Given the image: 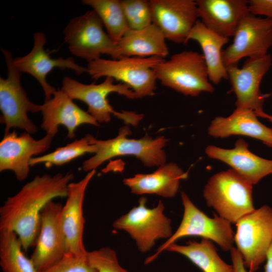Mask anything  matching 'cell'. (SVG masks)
Returning <instances> with one entry per match:
<instances>
[{"mask_svg": "<svg viewBox=\"0 0 272 272\" xmlns=\"http://www.w3.org/2000/svg\"><path fill=\"white\" fill-rule=\"evenodd\" d=\"M74 174L37 175L0 208V230L17 234L24 250L35 244L40 229V214L45 206L57 197H66Z\"/></svg>", "mask_w": 272, "mask_h": 272, "instance_id": "6da1fadb", "label": "cell"}, {"mask_svg": "<svg viewBox=\"0 0 272 272\" xmlns=\"http://www.w3.org/2000/svg\"><path fill=\"white\" fill-rule=\"evenodd\" d=\"M253 185L232 169L219 172L208 180L203 190L207 205L231 223L255 210Z\"/></svg>", "mask_w": 272, "mask_h": 272, "instance_id": "7a4b0ae2", "label": "cell"}, {"mask_svg": "<svg viewBox=\"0 0 272 272\" xmlns=\"http://www.w3.org/2000/svg\"><path fill=\"white\" fill-rule=\"evenodd\" d=\"M131 131L128 126L119 129L118 135L107 140H98L88 134L90 143L97 146L95 155L83 163L84 171L90 172L112 158L130 155L139 158L147 167L160 166L165 164L166 156L163 148L167 139L164 136L153 139L148 135L140 139L127 138Z\"/></svg>", "mask_w": 272, "mask_h": 272, "instance_id": "3957f363", "label": "cell"}, {"mask_svg": "<svg viewBox=\"0 0 272 272\" xmlns=\"http://www.w3.org/2000/svg\"><path fill=\"white\" fill-rule=\"evenodd\" d=\"M114 80L106 77L99 84H85L72 78L65 77L62 81L61 90L72 100L84 102L88 106L87 112L98 123H107L111 119V114L122 120L127 124L137 125L143 115L132 111L117 112L109 104L107 96L111 93H117L128 99H137L132 90L126 84L114 83Z\"/></svg>", "mask_w": 272, "mask_h": 272, "instance_id": "277c9868", "label": "cell"}, {"mask_svg": "<svg viewBox=\"0 0 272 272\" xmlns=\"http://www.w3.org/2000/svg\"><path fill=\"white\" fill-rule=\"evenodd\" d=\"M154 69L162 85L184 95L195 97L201 92L214 91L203 56L198 52L184 50L175 53Z\"/></svg>", "mask_w": 272, "mask_h": 272, "instance_id": "5b68a950", "label": "cell"}, {"mask_svg": "<svg viewBox=\"0 0 272 272\" xmlns=\"http://www.w3.org/2000/svg\"><path fill=\"white\" fill-rule=\"evenodd\" d=\"M158 56L98 58L88 62L87 73L95 80L110 77L128 85L136 98L155 94L157 80L154 67L164 60Z\"/></svg>", "mask_w": 272, "mask_h": 272, "instance_id": "8992f818", "label": "cell"}, {"mask_svg": "<svg viewBox=\"0 0 272 272\" xmlns=\"http://www.w3.org/2000/svg\"><path fill=\"white\" fill-rule=\"evenodd\" d=\"M181 197L183 215L178 228L153 255L146 259L145 263L151 262L169 245L186 236H196L214 241L224 251L231 250L233 247L234 236L230 222L215 214L214 218L208 217L184 192H181Z\"/></svg>", "mask_w": 272, "mask_h": 272, "instance_id": "52a82bcc", "label": "cell"}, {"mask_svg": "<svg viewBox=\"0 0 272 272\" xmlns=\"http://www.w3.org/2000/svg\"><path fill=\"white\" fill-rule=\"evenodd\" d=\"M1 51L8 70L7 79L0 78V120L5 125V133L10 132L12 128L34 133L37 132V127L28 113L40 111L41 105L34 103L28 97L21 83L22 73L14 65L12 53L3 48Z\"/></svg>", "mask_w": 272, "mask_h": 272, "instance_id": "ba28073f", "label": "cell"}, {"mask_svg": "<svg viewBox=\"0 0 272 272\" xmlns=\"http://www.w3.org/2000/svg\"><path fill=\"white\" fill-rule=\"evenodd\" d=\"M234 241L249 272H255L266 260L272 242V208L264 205L236 223Z\"/></svg>", "mask_w": 272, "mask_h": 272, "instance_id": "9c48e42d", "label": "cell"}, {"mask_svg": "<svg viewBox=\"0 0 272 272\" xmlns=\"http://www.w3.org/2000/svg\"><path fill=\"white\" fill-rule=\"evenodd\" d=\"M147 198L141 197L139 205L128 213L117 219L113 227L127 232L135 241L138 249L149 251L159 239H167L173 234L171 220L164 213L165 207L162 200L153 208H148Z\"/></svg>", "mask_w": 272, "mask_h": 272, "instance_id": "30bf717a", "label": "cell"}, {"mask_svg": "<svg viewBox=\"0 0 272 272\" xmlns=\"http://www.w3.org/2000/svg\"><path fill=\"white\" fill-rule=\"evenodd\" d=\"M97 13L89 10L71 19L63 30L64 41L74 55L91 62L102 54L111 56L116 43L104 30Z\"/></svg>", "mask_w": 272, "mask_h": 272, "instance_id": "8fae6325", "label": "cell"}, {"mask_svg": "<svg viewBox=\"0 0 272 272\" xmlns=\"http://www.w3.org/2000/svg\"><path fill=\"white\" fill-rule=\"evenodd\" d=\"M232 43L222 51L226 67L237 65L244 57L267 54L272 45V19L262 18L250 13L239 23Z\"/></svg>", "mask_w": 272, "mask_h": 272, "instance_id": "7c38bea8", "label": "cell"}, {"mask_svg": "<svg viewBox=\"0 0 272 272\" xmlns=\"http://www.w3.org/2000/svg\"><path fill=\"white\" fill-rule=\"evenodd\" d=\"M272 65L271 56L248 58L241 68L237 65L227 67L228 79L236 97V108L253 111L258 117L264 112L263 105L266 95L261 93V81Z\"/></svg>", "mask_w": 272, "mask_h": 272, "instance_id": "4fadbf2b", "label": "cell"}, {"mask_svg": "<svg viewBox=\"0 0 272 272\" xmlns=\"http://www.w3.org/2000/svg\"><path fill=\"white\" fill-rule=\"evenodd\" d=\"M62 206L52 200L41 212L40 231L31 257L38 272L51 266L66 253L61 222Z\"/></svg>", "mask_w": 272, "mask_h": 272, "instance_id": "5bb4252c", "label": "cell"}, {"mask_svg": "<svg viewBox=\"0 0 272 272\" xmlns=\"http://www.w3.org/2000/svg\"><path fill=\"white\" fill-rule=\"evenodd\" d=\"M152 23L162 31L166 39L186 43L187 38L198 20L195 1H150Z\"/></svg>", "mask_w": 272, "mask_h": 272, "instance_id": "9a60e30c", "label": "cell"}, {"mask_svg": "<svg viewBox=\"0 0 272 272\" xmlns=\"http://www.w3.org/2000/svg\"><path fill=\"white\" fill-rule=\"evenodd\" d=\"M46 43L45 34L42 32H35L32 49L25 55L14 58L13 63L21 73H27L37 81L44 92L45 100H48L56 91L46 81L47 75L54 68L70 69L78 76L87 73V69L77 63L73 57H51L44 49Z\"/></svg>", "mask_w": 272, "mask_h": 272, "instance_id": "2e32d148", "label": "cell"}, {"mask_svg": "<svg viewBox=\"0 0 272 272\" xmlns=\"http://www.w3.org/2000/svg\"><path fill=\"white\" fill-rule=\"evenodd\" d=\"M52 137L46 134L35 140L31 134L23 132L18 135L15 130L5 133L0 143V171H13L18 181L28 176L31 159L50 147Z\"/></svg>", "mask_w": 272, "mask_h": 272, "instance_id": "e0dca14e", "label": "cell"}, {"mask_svg": "<svg viewBox=\"0 0 272 272\" xmlns=\"http://www.w3.org/2000/svg\"><path fill=\"white\" fill-rule=\"evenodd\" d=\"M95 173L96 170H92L79 181L69 185L66 200L61 213L66 253L79 256L87 253L83 240L85 223L83 203L87 187Z\"/></svg>", "mask_w": 272, "mask_h": 272, "instance_id": "ac0fdd59", "label": "cell"}, {"mask_svg": "<svg viewBox=\"0 0 272 272\" xmlns=\"http://www.w3.org/2000/svg\"><path fill=\"white\" fill-rule=\"evenodd\" d=\"M42 115L41 128L53 138L60 125L67 130V138L73 139L77 128L82 124H89L98 126L99 123L87 111L76 105L63 90H56L52 97L45 100L41 105Z\"/></svg>", "mask_w": 272, "mask_h": 272, "instance_id": "d6986e66", "label": "cell"}, {"mask_svg": "<svg viewBox=\"0 0 272 272\" xmlns=\"http://www.w3.org/2000/svg\"><path fill=\"white\" fill-rule=\"evenodd\" d=\"M211 159L220 160L231 167L252 185L272 174V160L261 158L248 149V143L239 139L234 148L226 149L209 145L205 149Z\"/></svg>", "mask_w": 272, "mask_h": 272, "instance_id": "ffe728a7", "label": "cell"}, {"mask_svg": "<svg viewBox=\"0 0 272 272\" xmlns=\"http://www.w3.org/2000/svg\"><path fill=\"white\" fill-rule=\"evenodd\" d=\"M198 17L209 29L223 37L234 36L244 17L249 13L248 1H195Z\"/></svg>", "mask_w": 272, "mask_h": 272, "instance_id": "44dd1931", "label": "cell"}, {"mask_svg": "<svg viewBox=\"0 0 272 272\" xmlns=\"http://www.w3.org/2000/svg\"><path fill=\"white\" fill-rule=\"evenodd\" d=\"M257 117L251 110L236 108L229 116L215 117L208 127V133L220 138L234 135L247 136L272 148V128L262 124Z\"/></svg>", "mask_w": 272, "mask_h": 272, "instance_id": "7402d4cb", "label": "cell"}, {"mask_svg": "<svg viewBox=\"0 0 272 272\" xmlns=\"http://www.w3.org/2000/svg\"><path fill=\"white\" fill-rule=\"evenodd\" d=\"M169 53L164 35L160 29L152 23L141 30L129 29L116 43L111 57L113 59L152 56L164 58Z\"/></svg>", "mask_w": 272, "mask_h": 272, "instance_id": "603a6c76", "label": "cell"}, {"mask_svg": "<svg viewBox=\"0 0 272 272\" xmlns=\"http://www.w3.org/2000/svg\"><path fill=\"white\" fill-rule=\"evenodd\" d=\"M188 177L176 164L169 163L159 166L149 174H137L124 178V185L135 194H155L165 198L173 197L178 192L181 180Z\"/></svg>", "mask_w": 272, "mask_h": 272, "instance_id": "cb8c5ba5", "label": "cell"}, {"mask_svg": "<svg viewBox=\"0 0 272 272\" xmlns=\"http://www.w3.org/2000/svg\"><path fill=\"white\" fill-rule=\"evenodd\" d=\"M196 41L202 52L210 82L217 85L223 79H228V73L222 59L223 46L229 38L223 37L207 28L199 20L196 22L187 39Z\"/></svg>", "mask_w": 272, "mask_h": 272, "instance_id": "d4e9b609", "label": "cell"}, {"mask_svg": "<svg viewBox=\"0 0 272 272\" xmlns=\"http://www.w3.org/2000/svg\"><path fill=\"white\" fill-rule=\"evenodd\" d=\"M166 250L184 255L203 272H233L232 265L221 259L213 242L207 239L199 242L189 241L184 245L174 243Z\"/></svg>", "mask_w": 272, "mask_h": 272, "instance_id": "484cf974", "label": "cell"}, {"mask_svg": "<svg viewBox=\"0 0 272 272\" xmlns=\"http://www.w3.org/2000/svg\"><path fill=\"white\" fill-rule=\"evenodd\" d=\"M23 249L16 233L6 229L0 230V265L4 272H38Z\"/></svg>", "mask_w": 272, "mask_h": 272, "instance_id": "4316f807", "label": "cell"}, {"mask_svg": "<svg viewBox=\"0 0 272 272\" xmlns=\"http://www.w3.org/2000/svg\"><path fill=\"white\" fill-rule=\"evenodd\" d=\"M82 2L84 5L91 7L97 13L107 34L115 43L130 29L121 1L83 0Z\"/></svg>", "mask_w": 272, "mask_h": 272, "instance_id": "83f0119b", "label": "cell"}, {"mask_svg": "<svg viewBox=\"0 0 272 272\" xmlns=\"http://www.w3.org/2000/svg\"><path fill=\"white\" fill-rule=\"evenodd\" d=\"M97 146L90 143L88 134L79 140H76L65 146L58 147L48 154L32 158L30 166L44 164L47 168L52 166H61L87 153L95 154Z\"/></svg>", "mask_w": 272, "mask_h": 272, "instance_id": "f1b7e54d", "label": "cell"}, {"mask_svg": "<svg viewBox=\"0 0 272 272\" xmlns=\"http://www.w3.org/2000/svg\"><path fill=\"white\" fill-rule=\"evenodd\" d=\"M130 29L141 30L152 24L150 1H121Z\"/></svg>", "mask_w": 272, "mask_h": 272, "instance_id": "f546056e", "label": "cell"}, {"mask_svg": "<svg viewBox=\"0 0 272 272\" xmlns=\"http://www.w3.org/2000/svg\"><path fill=\"white\" fill-rule=\"evenodd\" d=\"M87 256L97 272H127L119 264L115 251L109 247L87 251Z\"/></svg>", "mask_w": 272, "mask_h": 272, "instance_id": "4dcf8cb0", "label": "cell"}, {"mask_svg": "<svg viewBox=\"0 0 272 272\" xmlns=\"http://www.w3.org/2000/svg\"><path fill=\"white\" fill-rule=\"evenodd\" d=\"M41 272H97L89 263L87 254L79 256L70 253Z\"/></svg>", "mask_w": 272, "mask_h": 272, "instance_id": "1f68e13d", "label": "cell"}, {"mask_svg": "<svg viewBox=\"0 0 272 272\" xmlns=\"http://www.w3.org/2000/svg\"><path fill=\"white\" fill-rule=\"evenodd\" d=\"M248 6L250 14L272 19V0H250Z\"/></svg>", "mask_w": 272, "mask_h": 272, "instance_id": "d6a6232c", "label": "cell"}, {"mask_svg": "<svg viewBox=\"0 0 272 272\" xmlns=\"http://www.w3.org/2000/svg\"><path fill=\"white\" fill-rule=\"evenodd\" d=\"M230 251L233 272H249L246 270L242 256L237 248L233 247Z\"/></svg>", "mask_w": 272, "mask_h": 272, "instance_id": "836d02e7", "label": "cell"}, {"mask_svg": "<svg viewBox=\"0 0 272 272\" xmlns=\"http://www.w3.org/2000/svg\"><path fill=\"white\" fill-rule=\"evenodd\" d=\"M264 272H272V242L267 252Z\"/></svg>", "mask_w": 272, "mask_h": 272, "instance_id": "e575fe53", "label": "cell"}, {"mask_svg": "<svg viewBox=\"0 0 272 272\" xmlns=\"http://www.w3.org/2000/svg\"><path fill=\"white\" fill-rule=\"evenodd\" d=\"M260 117L267 119L268 121L272 123V115H269L265 112H264L260 116Z\"/></svg>", "mask_w": 272, "mask_h": 272, "instance_id": "d590c367", "label": "cell"}]
</instances>
